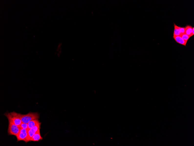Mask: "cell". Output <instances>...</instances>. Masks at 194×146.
<instances>
[{
	"label": "cell",
	"instance_id": "obj_12",
	"mask_svg": "<svg viewBox=\"0 0 194 146\" xmlns=\"http://www.w3.org/2000/svg\"><path fill=\"white\" fill-rule=\"evenodd\" d=\"M185 28L187 29L188 30L189 32L191 34L192 36V30L193 27L191 26L190 25H187L185 27Z\"/></svg>",
	"mask_w": 194,
	"mask_h": 146
},
{
	"label": "cell",
	"instance_id": "obj_9",
	"mask_svg": "<svg viewBox=\"0 0 194 146\" xmlns=\"http://www.w3.org/2000/svg\"><path fill=\"white\" fill-rule=\"evenodd\" d=\"M174 31L173 33L174 36H180L181 35V33H180L179 30H178L177 28L176 27V24L174 23Z\"/></svg>",
	"mask_w": 194,
	"mask_h": 146
},
{
	"label": "cell",
	"instance_id": "obj_7",
	"mask_svg": "<svg viewBox=\"0 0 194 146\" xmlns=\"http://www.w3.org/2000/svg\"><path fill=\"white\" fill-rule=\"evenodd\" d=\"M173 38L176 42L178 43L186 46L187 42L184 40L180 36H175L173 35Z\"/></svg>",
	"mask_w": 194,
	"mask_h": 146
},
{
	"label": "cell",
	"instance_id": "obj_8",
	"mask_svg": "<svg viewBox=\"0 0 194 146\" xmlns=\"http://www.w3.org/2000/svg\"><path fill=\"white\" fill-rule=\"evenodd\" d=\"M40 123V122L38 119L33 120L30 121L28 123L29 129L32 128L37 124H39Z\"/></svg>",
	"mask_w": 194,
	"mask_h": 146
},
{
	"label": "cell",
	"instance_id": "obj_14",
	"mask_svg": "<svg viewBox=\"0 0 194 146\" xmlns=\"http://www.w3.org/2000/svg\"><path fill=\"white\" fill-rule=\"evenodd\" d=\"M194 35V27H193V29H192V36H193Z\"/></svg>",
	"mask_w": 194,
	"mask_h": 146
},
{
	"label": "cell",
	"instance_id": "obj_6",
	"mask_svg": "<svg viewBox=\"0 0 194 146\" xmlns=\"http://www.w3.org/2000/svg\"><path fill=\"white\" fill-rule=\"evenodd\" d=\"M43 138L41 136L40 129L38 130L31 138L30 141H38L42 140Z\"/></svg>",
	"mask_w": 194,
	"mask_h": 146
},
{
	"label": "cell",
	"instance_id": "obj_1",
	"mask_svg": "<svg viewBox=\"0 0 194 146\" xmlns=\"http://www.w3.org/2000/svg\"><path fill=\"white\" fill-rule=\"evenodd\" d=\"M21 114L20 113L13 112L11 113H6L4 114V115L7 118L8 120L12 121L16 125L20 126L22 123Z\"/></svg>",
	"mask_w": 194,
	"mask_h": 146
},
{
	"label": "cell",
	"instance_id": "obj_3",
	"mask_svg": "<svg viewBox=\"0 0 194 146\" xmlns=\"http://www.w3.org/2000/svg\"><path fill=\"white\" fill-rule=\"evenodd\" d=\"M8 134L10 135H14L16 137L19 133L21 128L19 126L16 125L12 121L10 120H8Z\"/></svg>",
	"mask_w": 194,
	"mask_h": 146
},
{
	"label": "cell",
	"instance_id": "obj_13",
	"mask_svg": "<svg viewBox=\"0 0 194 146\" xmlns=\"http://www.w3.org/2000/svg\"><path fill=\"white\" fill-rule=\"evenodd\" d=\"M180 29H181V34H184L185 33V27H180Z\"/></svg>",
	"mask_w": 194,
	"mask_h": 146
},
{
	"label": "cell",
	"instance_id": "obj_10",
	"mask_svg": "<svg viewBox=\"0 0 194 146\" xmlns=\"http://www.w3.org/2000/svg\"><path fill=\"white\" fill-rule=\"evenodd\" d=\"M180 36L182 38L183 40L185 41H187V42L188 41L189 38L190 37L188 35H186L185 33L182 34Z\"/></svg>",
	"mask_w": 194,
	"mask_h": 146
},
{
	"label": "cell",
	"instance_id": "obj_5",
	"mask_svg": "<svg viewBox=\"0 0 194 146\" xmlns=\"http://www.w3.org/2000/svg\"><path fill=\"white\" fill-rule=\"evenodd\" d=\"M41 123H40L39 124H37L34 127H32V128L29 129L28 130V137L30 141V139L34 134L41 129Z\"/></svg>",
	"mask_w": 194,
	"mask_h": 146
},
{
	"label": "cell",
	"instance_id": "obj_4",
	"mask_svg": "<svg viewBox=\"0 0 194 146\" xmlns=\"http://www.w3.org/2000/svg\"><path fill=\"white\" fill-rule=\"evenodd\" d=\"M28 130L21 129L19 133L16 136L17 139V142L20 141H24L27 143L30 141L28 134Z\"/></svg>",
	"mask_w": 194,
	"mask_h": 146
},
{
	"label": "cell",
	"instance_id": "obj_2",
	"mask_svg": "<svg viewBox=\"0 0 194 146\" xmlns=\"http://www.w3.org/2000/svg\"><path fill=\"white\" fill-rule=\"evenodd\" d=\"M39 117V114L38 113L30 112L25 115L21 114L22 122L26 123L33 120L38 119Z\"/></svg>",
	"mask_w": 194,
	"mask_h": 146
},
{
	"label": "cell",
	"instance_id": "obj_11",
	"mask_svg": "<svg viewBox=\"0 0 194 146\" xmlns=\"http://www.w3.org/2000/svg\"><path fill=\"white\" fill-rule=\"evenodd\" d=\"M21 129H24L28 130V123H22L19 126Z\"/></svg>",
	"mask_w": 194,
	"mask_h": 146
}]
</instances>
